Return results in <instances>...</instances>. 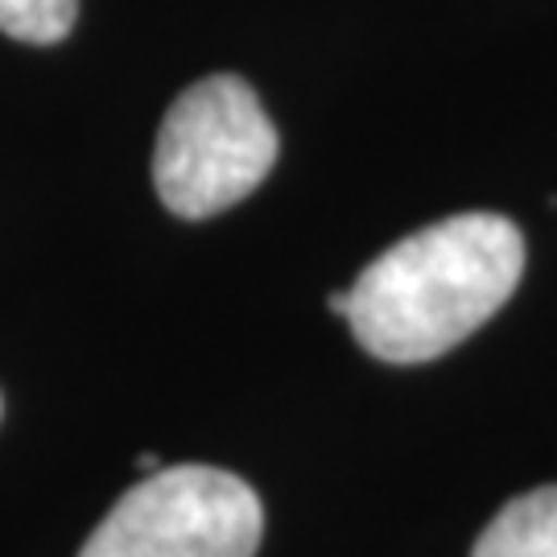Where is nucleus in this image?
<instances>
[{"label": "nucleus", "instance_id": "1", "mask_svg": "<svg viewBox=\"0 0 557 557\" xmlns=\"http://www.w3.org/2000/svg\"><path fill=\"white\" fill-rule=\"evenodd\" d=\"M524 273V236L492 211L450 215L380 252L347 289V326L384 363H425L475 335Z\"/></svg>", "mask_w": 557, "mask_h": 557}, {"label": "nucleus", "instance_id": "2", "mask_svg": "<svg viewBox=\"0 0 557 557\" xmlns=\"http://www.w3.org/2000/svg\"><path fill=\"white\" fill-rule=\"evenodd\" d=\"M277 161V128L239 75L186 87L161 120L153 186L178 220H211L248 199Z\"/></svg>", "mask_w": 557, "mask_h": 557}, {"label": "nucleus", "instance_id": "3", "mask_svg": "<svg viewBox=\"0 0 557 557\" xmlns=\"http://www.w3.org/2000/svg\"><path fill=\"white\" fill-rule=\"evenodd\" d=\"M260 496L220 467H161L116 499L79 557H257Z\"/></svg>", "mask_w": 557, "mask_h": 557}, {"label": "nucleus", "instance_id": "4", "mask_svg": "<svg viewBox=\"0 0 557 557\" xmlns=\"http://www.w3.org/2000/svg\"><path fill=\"white\" fill-rule=\"evenodd\" d=\"M471 557H557V483L508 499Z\"/></svg>", "mask_w": 557, "mask_h": 557}, {"label": "nucleus", "instance_id": "5", "mask_svg": "<svg viewBox=\"0 0 557 557\" xmlns=\"http://www.w3.org/2000/svg\"><path fill=\"white\" fill-rule=\"evenodd\" d=\"M79 0H0V34L29 46H50L71 34Z\"/></svg>", "mask_w": 557, "mask_h": 557}, {"label": "nucleus", "instance_id": "6", "mask_svg": "<svg viewBox=\"0 0 557 557\" xmlns=\"http://www.w3.org/2000/svg\"><path fill=\"white\" fill-rule=\"evenodd\" d=\"M326 306H331V314H338V319H347V306H351V294H347V289H338V294H331V298H326Z\"/></svg>", "mask_w": 557, "mask_h": 557}, {"label": "nucleus", "instance_id": "7", "mask_svg": "<svg viewBox=\"0 0 557 557\" xmlns=\"http://www.w3.org/2000/svg\"><path fill=\"white\" fill-rule=\"evenodd\" d=\"M0 409H4V405H0Z\"/></svg>", "mask_w": 557, "mask_h": 557}]
</instances>
